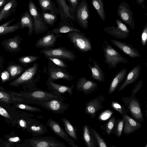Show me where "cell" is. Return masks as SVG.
Instances as JSON below:
<instances>
[{
  "mask_svg": "<svg viewBox=\"0 0 147 147\" xmlns=\"http://www.w3.org/2000/svg\"><path fill=\"white\" fill-rule=\"evenodd\" d=\"M38 63H35L25 70L20 76L11 82L9 85L18 86L21 85L29 84L35 89L38 88L36 87V84L38 82L39 77H35L38 72Z\"/></svg>",
  "mask_w": 147,
  "mask_h": 147,
  "instance_id": "1",
  "label": "cell"
},
{
  "mask_svg": "<svg viewBox=\"0 0 147 147\" xmlns=\"http://www.w3.org/2000/svg\"><path fill=\"white\" fill-rule=\"evenodd\" d=\"M24 96L27 102L37 104L39 102L53 98H62L66 100L65 97L54 92H47L38 88L27 92L25 94Z\"/></svg>",
  "mask_w": 147,
  "mask_h": 147,
  "instance_id": "2",
  "label": "cell"
},
{
  "mask_svg": "<svg viewBox=\"0 0 147 147\" xmlns=\"http://www.w3.org/2000/svg\"><path fill=\"white\" fill-rule=\"evenodd\" d=\"M103 42L106 45V46L102 45L105 62L108 64L109 68H115L119 63H126L127 62L128 60L121 56L119 52L113 48L107 41H104Z\"/></svg>",
  "mask_w": 147,
  "mask_h": 147,
  "instance_id": "3",
  "label": "cell"
},
{
  "mask_svg": "<svg viewBox=\"0 0 147 147\" xmlns=\"http://www.w3.org/2000/svg\"><path fill=\"white\" fill-rule=\"evenodd\" d=\"M67 33L70 41L78 50L85 53L92 50L90 40L80 31H71Z\"/></svg>",
  "mask_w": 147,
  "mask_h": 147,
  "instance_id": "4",
  "label": "cell"
},
{
  "mask_svg": "<svg viewBox=\"0 0 147 147\" xmlns=\"http://www.w3.org/2000/svg\"><path fill=\"white\" fill-rule=\"evenodd\" d=\"M28 7L29 12L33 19L34 31L35 33L38 34L46 32L49 27L31 0L29 1Z\"/></svg>",
  "mask_w": 147,
  "mask_h": 147,
  "instance_id": "5",
  "label": "cell"
},
{
  "mask_svg": "<svg viewBox=\"0 0 147 147\" xmlns=\"http://www.w3.org/2000/svg\"><path fill=\"white\" fill-rule=\"evenodd\" d=\"M121 100L127 106L128 112L131 117L138 122H143L144 117L140 103L136 98L135 96L123 97Z\"/></svg>",
  "mask_w": 147,
  "mask_h": 147,
  "instance_id": "6",
  "label": "cell"
},
{
  "mask_svg": "<svg viewBox=\"0 0 147 147\" xmlns=\"http://www.w3.org/2000/svg\"><path fill=\"white\" fill-rule=\"evenodd\" d=\"M40 52L43 54L46 57H55L69 61H73L76 58L74 53L64 47L44 48L42 49Z\"/></svg>",
  "mask_w": 147,
  "mask_h": 147,
  "instance_id": "7",
  "label": "cell"
},
{
  "mask_svg": "<svg viewBox=\"0 0 147 147\" xmlns=\"http://www.w3.org/2000/svg\"><path fill=\"white\" fill-rule=\"evenodd\" d=\"M47 70L49 75L48 80L54 82L56 80L64 79L70 81L74 79V77L70 75L65 68L58 66L49 60Z\"/></svg>",
  "mask_w": 147,
  "mask_h": 147,
  "instance_id": "8",
  "label": "cell"
},
{
  "mask_svg": "<svg viewBox=\"0 0 147 147\" xmlns=\"http://www.w3.org/2000/svg\"><path fill=\"white\" fill-rule=\"evenodd\" d=\"M64 99L55 98L49 100L39 102L37 104L42 108L53 113L63 114L68 109L69 105L64 103Z\"/></svg>",
  "mask_w": 147,
  "mask_h": 147,
  "instance_id": "9",
  "label": "cell"
},
{
  "mask_svg": "<svg viewBox=\"0 0 147 147\" xmlns=\"http://www.w3.org/2000/svg\"><path fill=\"white\" fill-rule=\"evenodd\" d=\"M27 142L30 146L33 147H66L63 143L52 136L33 138Z\"/></svg>",
  "mask_w": 147,
  "mask_h": 147,
  "instance_id": "10",
  "label": "cell"
},
{
  "mask_svg": "<svg viewBox=\"0 0 147 147\" xmlns=\"http://www.w3.org/2000/svg\"><path fill=\"white\" fill-rule=\"evenodd\" d=\"M76 20L78 24L82 28L87 29L88 27L90 13L86 0H82L75 13Z\"/></svg>",
  "mask_w": 147,
  "mask_h": 147,
  "instance_id": "11",
  "label": "cell"
},
{
  "mask_svg": "<svg viewBox=\"0 0 147 147\" xmlns=\"http://www.w3.org/2000/svg\"><path fill=\"white\" fill-rule=\"evenodd\" d=\"M117 13L121 20L134 29L135 24L133 13L128 4L125 2H122L119 5Z\"/></svg>",
  "mask_w": 147,
  "mask_h": 147,
  "instance_id": "12",
  "label": "cell"
},
{
  "mask_svg": "<svg viewBox=\"0 0 147 147\" xmlns=\"http://www.w3.org/2000/svg\"><path fill=\"white\" fill-rule=\"evenodd\" d=\"M46 125L50 127L52 131L56 135L66 141L71 146L79 147L76 144L75 141L68 136L58 122L50 118L47 121Z\"/></svg>",
  "mask_w": 147,
  "mask_h": 147,
  "instance_id": "13",
  "label": "cell"
},
{
  "mask_svg": "<svg viewBox=\"0 0 147 147\" xmlns=\"http://www.w3.org/2000/svg\"><path fill=\"white\" fill-rule=\"evenodd\" d=\"M58 5L59 13L61 20H67L69 22L74 21L75 13L70 8L66 0H55Z\"/></svg>",
  "mask_w": 147,
  "mask_h": 147,
  "instance_id": "14",
  "label": "cell"
},
{
  "mask_svg": "<svg viewBox=\"0 0 147 147\" xmlns=\"http://www.w3.org/2000/svg\"><path fill=\"white\" fill-rule=\"evenodd\" d=\"M62 37V35L55 34L50 31L38 39L35 44L38 48H46L53 47L57 38Z\"/></svg>",
  "mask_w": 147,
  "mask_h": 147,
  "instance_id": "15",
  "label": "cell"
},
{
  "mask_svg": "<svg viewBox=\"0 0 147 147\" xmlns=\"http://www.w3.org/2000/svg\"><path fill=\"white\" fill-rule=\"evenodd\" d=\"M105 100L104 96L101 95L88 102L85 107L86 113L89 115L92 118L94 117L97 111L103 107L102 102Z\"/></svg>",
  "mask_w": 147,
  "mask_h": 147,
  "instance_id": "16",
  "label": "cell"
},
{
  "mask_svg": "<svg viewBox=\"0 0 147 147\" xmlns=\"http://www.w3.org/2000/svg\"><path fill=\"white\" fill-rule=\"evenodd\" d=\"M97 84L94 81L82 77L79 78L76 84L77 90L84 92V94H88L95 91L97 88Z\"/></svg>",
  "mask_w": 147,
  "mask_h": 147,
  "instance_id": "17",
  "label": "cell"
},
{
  "mask_svg": "<svg viewBox=\"0 0 147 147\" xmlns=\"http://www.w3.org/2000/svg\"><path fill=\"white\" fill-rule=\"evenodd\" d=\"M111 41L115 45L129 57L134 58L141 57L138 50L130 44L113 39H111Z\"/></svg>",
  "mask_w": 147,
  "mask_h": 147,
  "instance_id": "18",
  "label": "cell"
},
{
  "mask_svg": "<svg viewBox=\"0 0 147 147\" xmlns=\"http://www.w3.org/2000/svg\"><path fill=\"white\" fill-rule=\"evenodd\" d=\"M22 40L20 36L17 35L2 41L1 44L3 48L9 52L16 53L21 50L20 45Z\"/></svg>",
  "mask_w": 147,
  "mask_h": 147,
  "instance_id": "19",
  "label": "cell"
},
{
  "mask_svg": "<svg viewBox=\"0 0 147 147\" xmlns=\"http://www.w3.org/2000/svg\"><path fill=\"white\" fill-rule=\"evenodd\" d=\"M141 64L134 66L127 75L126 78L118 89L119 92L124 89L127 86L135 82L140 76L141 69Z\"/></svg>",
  "mask_w": 147,
  "mask_h": 147,
  "instance_id": "20",
  "label": "cell"
},
{
  "mask_svg": "<svg viewBox=\"0 0 147 147\" xmlns=\"http://www.w3.org/2000/svg\"><path fill=\"white\" fill-rule=\"evenodd\" d=\"M46 84L48 89L51 91L61 95H65V92H67L69 95H71L74 87L73 84H72L70 86L60 85L48 80H47Z\"/></svg>",
  "mask_w": 147,
  "mask_h": 147,
  "instance_id": "21",
  "label": "cell"
},
{
  "mask_svg": "<svg viewBox=\"0 0 147 147\" xmlns=\"http://www.w3.org/2000/svg\"><path fill=\"white\" fill-rule=\"evenodd\" d=\"M123 116L124 119L123 131L125 134L128 135L131 134L142 126L140 122L132 119L127 115Z\"/></svg>",
  "mask_w": 147,
  "mask_h": 147,
  "instance_id": "22",
  "label": "cell"
},
{
  "mask_svg": "<svg viewBox=\"0 0 147 147\" xmlns=\"http://www.w3.org/2000/svg\"><path fill=\"white\" fill-rule=\"evenodd\" d=\"M90 61H92L93 65L87 63V65L90 69L92 78L99 82H104L105 76L104 72L99 65L95 61L90 58Z\"/></svg>",
  "mask_w": 147,
  "mask_h": 147,
  "instance_id": "23",
  "label": "cell"
},
{
  "mask_svg": "<svg viewBox=\"0 0 147 147\" xmlns=\"http://www.w3.org/2000/svg\"><path fill=\"white\" fill-rule=\"evenodd\" d=\"M127 72L126 68H123L113 78L109 86L108 90L109 94L113 93L117 89L125 78Z\"/></svg>",
  "mask_w": 147,
  "mask_h": 147,
  "instance_id": "24",
  "label": "cell"
},
{
  "mask_svg": "<svg viewBox=\"0 0 147 147\" xmlns=\"http://www.w3.org/2000/svg\"><path fill=\"white\" fill-rule=\"evenodd\" d=\"M20 29L23 30L27 27L28 29V33L31 35L34 31V25L32 18L28 11H26L21 15L20 19Z\"/></svg>",
  "mask_w": 147,
  "mask_h": 147,
  "instance_id": "25",
  "label": "cell"
},
{
  "mask_svg": "<svg viewBox=\"0 0 147 147\" xmlns=\"http://www.w3.org/2000/svg\"><path fill=\"white\" fill-rule=\"evenodd\" d=\"M61 21L59 25L52 30L51 31L52 32L57 34L66 33L71 31H80L79 29L74 26L73 24L70 23L67 20Z\"/></svg>",
  "mask_w": 147,
  "mask_h": 147,
  "instance_id": "26",
  "label": "cell"
},
{
  "mask_svg": "<svg viewBox=\"0 0 147 147\" xmlns=\"http://www.w3.org/2000/svg\"><path fill=\"white\" fill-rule=\"evenodd\" d=\"M17 5V0H9L0 11V22L5 19L14 13Z\"/></svg>",
  "mask_w": 147,
  "mask_h": 147,
  "instance_id": "27",
  "label": "cell"
},
{
  "mask_svg": "<svg viewBox=\"0 0 147 147\" xmlns=\"http://www.w3.org/2000/svg\"><path fill=\"white\" fill-rule=\"evenodd\" d=\"M29 132L32 133L34 136L42 135L48 132L47 126L36 120L27 128Z\"/></svg>",
  "mask_w": 147,
  "mask_h": 147,
  "instance_id": "28",
  "label": "cell"
},
{
  "mask_svg": "<svg viewBox=\"0 0 147 147\" xmlns=\"http://www.w3.org/2000/svg\"><path fill=\"white\" fill-rule=\"evenodd\" d=\"M15 18L13 19L0 26V36L10 33L20 29V21L10 26V24Z\"/></svg>",
  "mask_w": 147,
  "mask_h": 147,
  "instance_id": "29",
  "label": "cell"
},
{
  "mask_svg": "<svg viewBox=\"0 0 147 147\" xmlns=\"http://www.w3.org/2000/svg\"><path fill=\"white\" fill-rule=\"evenodd\" d=\"M38 1L42 11H49L50 12L54 14H58V8L52 0H38Z\"/></svg>",
  "mask_w": 147,
  "mask_h": 147,
  "instance_id": "30",
  "label": "cell"
},
{
  "mask_svg": "<svg viewBox=\"0 0 147 147\" xmlns=\"http://www.w3.org/2000/svg\"><path fill=\"white\" fill-rule=\"evenodd\" d=\"M82 138L88 147H95L96 144L92 134L91 128L86 124L83 127Z\"/></svg>",
  "mask_w": 147,
  "mask_h": 147,
  "instance_id": "31",
  "label": "cell"
},
{
  "mask_svg": "<svg viewBox=\"0 0 147 147\" xmlns=\"http://www.w3.org/2000/svg\"><path fill=\"white\" fill-rule=\"evenodd\" d=\"M104 31L117 38L120 39H126L129 36V34L126 33L118 28L114 26L108 27L103 28Z\"/></svg>",
  "mask_w": 147,
  "mask_h": 147,
  "instance_id": "32",
  "label": "cell"
},
{
  "mask_svg": "<svg viewBox=\"0 0 147 147\" xmlns=\"http://www.w3.org/2000/svg\"><path fill=\"white\" fill-rule=\"evenodd\" d=\"M64 126V129L66 133L75 140H78L77 131L78 129L77 128L74 127L67 119L62 118L61 119Z\"/></svg>",
  "mask_w": 147,
  "mask_h": 147,
  "instance_id": "33",
  "label": "cell"
},
{
  "mask_svg": "<svg viewBox=\"0 0 147 147\" xmlns=\"http://www.w3.org/2000/svg\"><path fill=\"white\" fill-rule=\"evenodd\" d=\"M91 3L97 12L100 18L103 21L106 20L104 5L102 0H92Z\"/></svg>",
  "mask_w": 147,
  "mask_h": 147,
  "instance_id": "34",
  "label": "cell"
},
{
  "mask_svg": "<svg viewBox=\"0 0 147 147\" xmlns=\"http://www.w3.org/2000/svg\"><path fill=\"white\" fill-rule=\"evenodd\" d=\"M6 69L10 74V77L12 79L16 78L21 74L24 70L22 66L18 64L9 65Z\"/></svg>",
  "mask_w": 147,
  "mask_h": 147,
  "instance_id": "35",
  "label": "cell"
},
{
  "mask_svg": "<svg viewBox=\"0 0 147 147\" xmlns=\"http://www.w3.org/2000/svg\"><path fill=\"white\" fill-rule=\"evenodd\" d=\"M44 21L51 26H53L57 19V15L50 12L42 11L41 13Z\"/></svg>",
  "mask_w": 147,
  "mask_h": 147,
  "instance_id": "36",
  "label": "cell"
},
{
  "mask_svg": "<svg viewBox=\"0 0 147 147\" xmlns=\"http://www.w3.org/2000/svg\"><path fill=\"white\" fill-rule=\"evenodd\" d=\"M124 119L123 116L121 119H116L115 125L112 132L118 137H120L122 135L124 124Z\"/></svg>",
  "mask_w": 147,
  "mask_h": 147,
  "instance_id": "37",
  "label": "cell"
},
{
  "mask_svg": "<svg viewBox=\"0 0 147 147\" xmlns=\"http://www.w3.org/2000/svg\"><path fill=\"white\" fill-rule=\"evenodd\" d=\"M39 58V57L38 56H24L19 58L18 61L23 65L26 66L36 61Z\"/></svg>",
  "mask_w": 147,
  "mask_h": 147,
  "instance_id": "38",
  "label": "cell"
},
{
  "mask_svg": "<svg viewBox=\"0 0 147 147\" xmlns=\"http://www.w3.org/2000/svg\"><path fill=\"white\" fill-rule=\"evenodd\" d=\"M116 119L114 116L111 117L105 124V130L108 135H110L113 131L115 125Z\"/></svg>",
  "mask_w": 147,
  "mask_h": 147,
  "instance_id": "39",
  "label": "cell"
},
{
  "mask_svg": "<svg viewBox=\"0 0 147 147\" xmlns=\"http://www.w3.org/2000/svg\"><path fill=\"white\" fill-rule=\"evenodd\" d=\"M111 107L115 110L120 113L122 116L127 115L128 112L124 106L116 101L112 102L111 104Z\"/></svg>",
  "mask_w": 147,
  "mask_h": 147,
  "instance_id": "40",
  "label": "cell"
},
{
  "mask_svg": "<svg viewBox=\"0 0 147 147\" xmlns=\"http://www.w3.org/2000/svg\"><path fill=\"white\" fill-rule=\"evenodd\" d=\"M91 129L96 140L98 146L99 147H107L106 142L100 134L94 129L91 128Z\"/></svg>",
  "mask_w": 147,
  "mask_h": 147,
  "instance_id": "41",
  "label": "cell"
},
{
  "mask_svg": "<svg viewBox=\"0 0 147 147\" xmlns=\"http://www.w3.org/2000/svg\"><path fill=\"white\" fill-rule=\"evenodd\" d=\"M16 106L19 109L32 112H40L42 111L37 107H32L25 104H17Z\"/></svg>",
  "mask_w": 147,
  "mask_h": 147,
  "instance_id": "42",
  "label": "cell"
},
{
  "mask_svg": "<svg viewBox=\"0 0 147 147\" xmlns=\"http://www.w3.org/2000/svg\"><path fill=\"white\" fill-rule=\"evenodd\" d=\"M113 113V112L111 110L106 109L100 114L98 119L101 121H105L110 118Z\"/></svg>",
  "mask_w": 147,
  "mask_h": 147,
  "instance_id": "43",
  "label": "cell"
},
{
  "mask_svg": "<svg viewBox=\"0 0 147 147\" xmlns=\"http://www.w3.org/2000/svg\"><path fill=\"white\" fill-rule=\"evenodd\" d=\"M46 57L49 60L51 61L56 65L65 68H66L68 67L67 65L66 64L65 62L61 60L60 59L50 57Z\"/></svg>",
  "mask_w": 147,
  "mask_h": 147,
  "instance_id": "44",
  "label": "cell"
},
{
  "mask_svg": "<svg viewBox=\"0 0 147 147\" xmlns=\"http://www.w3.org/2000/svg\"><path fill=\"white\" fill-rule=\"evenodd\" d=\"M147 41V23L144 26L141 36V42L142 46L145 47Z\"/></svg>",
  "mask_w": 147,
  "mask_h": 147,
  "instance_id": "45",
  "label": "cell"
},
{
  "mask_svg": "<svg viewBox=\"0 0 147 147\" xmlns=\"http://www.w3.org/2000/svg\"><path fill=\"white\" fill-rule=\"evenodd\" d=\"M70 8L75 13L80 3V0H67Z\"/></svg>",
  "mask_w": 147,
  "mask_h": 147,
  "instance_id": "46",
  "label": "cell"
},
{
  "mask_svg": "<svg viewBox=\"0 0 147 147\" xmlns=\"http://www.w3.org/2000/svg\"><path fill=\"white\" fill-rule=\"evenodd\" d=\"M116 22L117 27L123 32L129 34L130 31L127 27L123 24L119 19H117L116 20Z\"/></svg>",
  "mask_w": 147,
  "mask_h": 147,
  "instance_id": "47",
  "label": "cell"
},
{
  "mask_svg": "<svg viewBox=\"0 0 147 147\" xmlns=\"http://www.w3.org/2000/svg\"><path fill=\"white\" fill-rule=\"evenodd\" d=\"M11 99L10 96L7 93L0 90V101L6 103L9 102Z\"/></svg>",
  "mask_w": 147,
  "mask_h": 147,
  "instance_id": "48",
  "label": "cell"
},
{
  "mask_svg": "<svg viewBox=\"0 0 147 147\" xmlns=\"http://www.w3.org/2000/svg\"><path fill=\"white\" fill-rule=\"evenodd\" d=\"M143 80H140L137 82L135 85V88L132 90L131 96H134L142 86Z\"/></svg>",
  "mask_w": 147,
  "mask_h": 147,
  "instance_id": "49",
  "label": "cell"
},
{
  "mask_svg": "<svg viewBox=\"0 0 147 147\" xmlns=\"http://www.w3.org/2000/svg\"><path fill=\"white\" fill-rule=\"evenodd\" d=\"M1 76L2 83L8 80L10 77V74L7 70L2 72L1 73Z\"/></svg>",
  "mask_w": 147,
  "mask_h": 147,
  "instance_id": "50",
  "label": "cell"
},
{
  "mask_svg": "<svg viewBox=\"0 0 147 147\" xmlns=\"http://www.w3.org/2000/svg\"><path fill=\"white\" fill-rule=\"evenodd\" d=\"M20 126L24 129L27 128L32 123L27 122L24 119H21L19 121Z\"/></svg>",
  "mask_w": 147,
  "mask_h": 147,
  "instance_id": "51",
  "label": "cell"
},
{
  "mask_svg": "<svg viewBox=\"0 0 147 147\" xmlns=\"http://www.w3.org/2000/svg\"><path fill=\"white\" fill-rule=\"evenodd\" d=\"M0 115L4 117L8 118H11L10 115L6 110L0 106Z\"/></svg>",
  "mask_w": 147,
  "mask_h": 147,
  "instance_id": "52",
  "label": "cell"
},
{
  "mask_svg": "<svg viewBox=\"0 0 147 147\" xmlns=\"http://www.w3.org/2000/svg\"><path fill=\"white\" fill-rule=\"evenodd\" d=\"M9 0H0V11Z\"/></svg>",
  "mask_w": 147,
  "mask_h": 147,
  "instance_id": "53",
  "label": "cell"
},
{
  "mask_svg": "<svg viewBox=\"0 0 147 147\" xmlns=\"http://www.w3.org/2000/svg\"><path fill=\"white\" fill-rule=\"evenodd\" d=\"M20 140V139L17 137H11L8 139V141L11 142H18Z\"/></svg>",
  "mask_w": 147,
  "mask_h": 147,
  "instance_id": "54",
  "label": "cell"
},
{
  "mask_svg": "<svg viewBox=\"0 0 147 147\" xmlns=\"http://www.w3.org/2000/svg\"><path fill=\"white\" fill-rule=\"evenodd\" d=\"M4 61L3 58L0 54V73L3 69Z\"/></svg>",
  "mask_w": 147,
  "mask_h": 147,
  "instance_id": "55",
  "label": "cell"
},
{
  "mask_svg": "<svg viewBox=\"0 0 147 147\" xmlns=\"http://www.w3.org/2000/svg\"><path fill=\"white\" fill-rule=\"evenodd\" d=\"M145 0H136L137 3L139 5H143Z\"/></svg>",
  "mask_w": 147,
  "mask_h": 147,
  "instance_id": "56",
  "label": "cell"
}]
</instances>
